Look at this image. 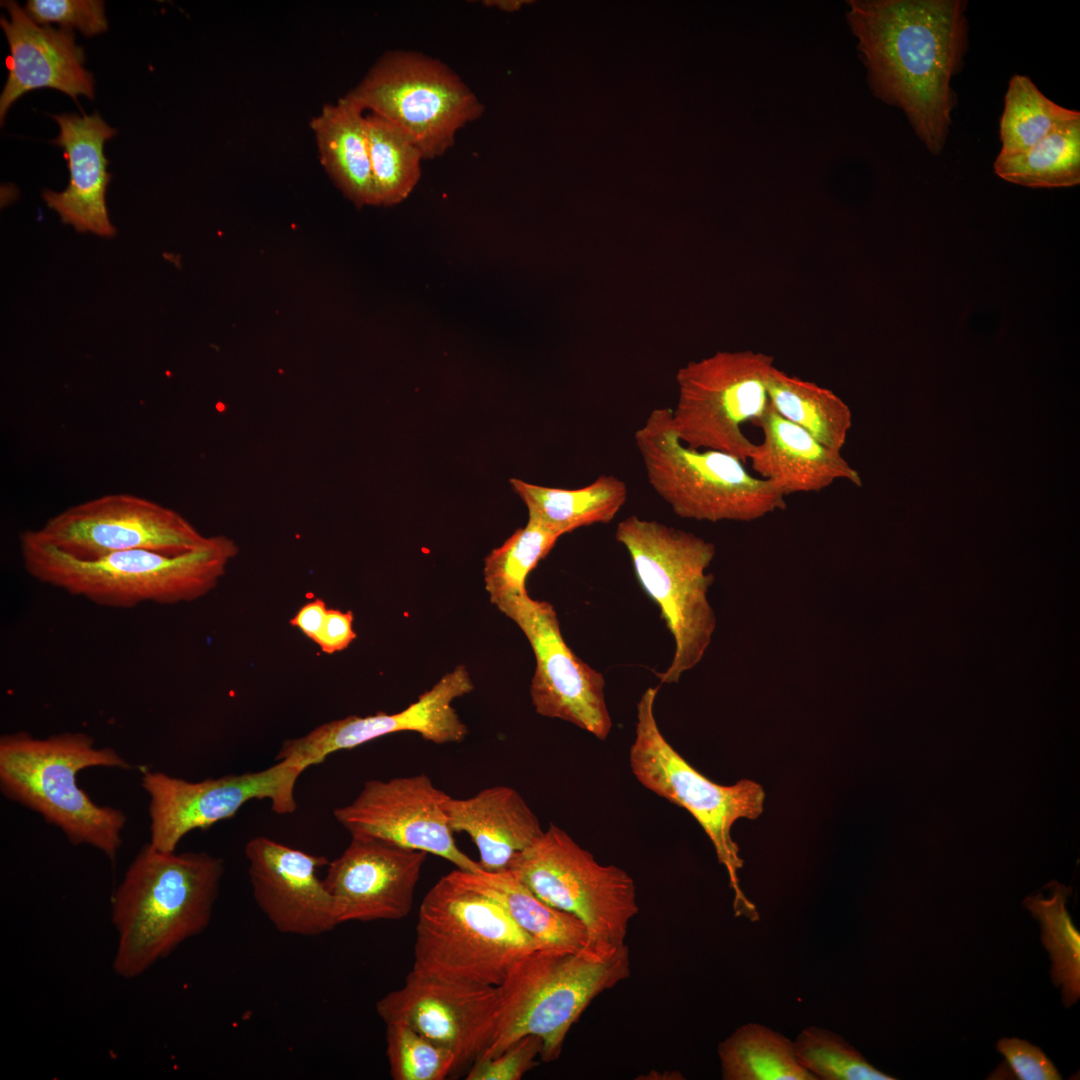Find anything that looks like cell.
I'll return each mask as SVG.
<instances>
[{"instance_id": "6da1fadb", "label": "cell", "mask_w": 1080, "mask_h": 1080, "mask_svg": "<svg viewBox=\"0 0 1080 1080\" xmlns=\"http://www.w3.org/2000/svg\"><path fill=\"white\" fill-rule=\"evenodd\" d=\"M963 0H851L848 22L874 95L900 108L931 154L939 155L957 96L951 80L968 47Z\"/></svg>"}, {"instance_id": "7a4b0ae2", "label": "cell", "mask_w": 1080, "mask_h": 1080, "mask_svg": "<svg viewBox=\"0 0 1080 1080\" xmlns=\"http://www.w3.org/2000/svg\"><path fill=\"white\" fill-rule=\"evenodd\" d=\"M223 874V860L207 852H163L145 844L112 897L114 972L138 977L203 932Z\"/></svg>"}, {"instance_id": "3957f363", "label": "cell", "mask_w": 1080, "mask_h": 1080, "mask_svg": "<svg viewBox=\"0 0 1080 1080\" xmlns=\"http://www.w3.org/2000/svg\"><path fill=\"white\" fill-rule=\"evenodd\" d=\"M19 545L24 568L35 580L116 609L197 600L216 587L238 553L223 535L209 536L201 547L180 555L137 549L79 559L38 541L29 530L21 533Z\"/></svg>"}, {"instance_id": "277c9868", "label": "cell", "mask_w": 1080, "mask_h": 1080, "mask_svg": "<svg viewBox=\"0 0 1080 1080\" xmlns=\"http://www.w3.org/2000/svg\"><path fill=\"white\" fill-rule=\"evenodd\" d=\"M89 767L129 770L116 750L97 747L83 732L46 738L26 731L0 738V789L5 797L59 828L73 845H89L114 860L122 844L126 814L96 804L77 783Z\"/></svg>"}, {"instance_id": "5b68a950", "label": "cell", "mask_w": 1080, "mask_h": 1080, "mask_svg": "<svg viewBox=\"0 0 1080 1080\" xmlns=\"http://www.w3.org/2000/svg\"><path fill=\"white\" fill-rule=\"evenodd\" d=\"M629 975L626 945L612 950L534 949L496 986L495 1030L477 1060L494 1057L528 1035L542 1041L540 1060H557L569 1030L589 1004Z\"/></svg>"}, {"instance_id": "8992f818", "label": "cell", "mask_w": 1080, "mask_h": 1080, "mask_svg": "<svg viewBox=\"0 0 1080 1080\" xmlns=\"http://www.w3.org/2000/svg\"><path fill=\"white\" fill-rule=\"evenodd\" d=\"M634 439L649 484L679 517L748 522L786 508V494L751 474L738 457L685 445L672 426L671 408L652 410Z\"/></svg>"}, {"instance_id": "52a82bcc", "label": "cell", "mask_w": 1080, "mask_h": 1080, "mask_svg": "<svg viewBox=\"0 0 1080 1080\" xmlns=\"http://www.w3.org/2000/svg\"><path fill=\"white\" fill-rule=\"evenodd\" d=\"M615 539L627 550L636 578L659 607L675 648L661 683H676L708 649L716 616L707 597L714 576L706 570L716 550L712 542L655 520L631 515L618 523Z\"/></svg>"}, {"instance_id": "ba28073f", "label": "cell", "mask_w": 1080, "mask_h": 1080, "mask_svg": "<svg viewBox=\"0 0 1080 1080\" xmlns=\"http://www.w3.org/2000/svg\"><path fill=\"white\" fill-rule=\"evenodd\" d=\"M412 972L430 978L500 985L512 966L540 947L494 899L449 874L423 898Z\"/></svg>"}, {"instance_id": "9c48e42d", "label": "cell", "mask_w": 1080, "mask_h": 1080, "mask_svg": "<svg viewBox=\"0 0 1080 1080\" xmlns=\"http://www.w3.org/2000/svg\"><path fill=\"white\" fill-rule=\"evenodd\" d=\"M657 692L658 687H648L637 704L635 739L629 755L632 773L645 788L684 808L698 822L727 870L736 915L755 921V905L740 888L738 870L743 860L731 829L737 820H755L763 813L764 789L750 779L720 785L692 767L658 727L654 714Z\"/></svg>"}, {"instance_id": "30bf717a", "label": "cell", "mask_w": 1080, "mask_h": 1080, "mask_svg": "<svg viewBox=\"0 0 1080 1080\" xmlns=\"http://www.w3.org/2000/svg\"><path fill=\"white\" fill-rule=\"evenodd\" d=\"M509 870L542 901L577 917L593 947L626 945L639 911L633 878L618 866L600 864L560 827L551 823Z\"/></svg>"}, {"instance_id": "8fae6325", "label": "cell", "mask_w": 1080, "mask_h": 1080, "mask_svg": "<svg viewBox=\"0 0 1080 1080\" xmlns=\"http://www.w3.org/2000/svg\"><path fill=\"white\" fill-rule=\"evenodd\" d=\"M346 96L400 128L424 159L443 155L455 134L483 106L445 64L409 51H389Z\"/></svg>"}, {"instance_id": "7c38bea8", "label": "cell", "mask_w": 1080, "mask_h": 1080, "mask_svg": "<svg viewBox=\"0 0 1080 1080\" xmlns=\"http://www.w3.org/2000/svg\"><path fill=\"white\" fill-rule=\"evenodd\" d=\"M772 356L752 350L718 351L691 361L676 374L678 398L671 409L678 438L694 449H713L749 461L755 444L742 426L769 406Z\"/></svg>"}, {"instance_id": "4fadbf2b", "label": "cell", "mask_w": 1080, "mask_h": 1080, "mask_svg": "<svg viewBox=\"0 0 1080 1080\" xmlns=\"http://www.w3.org/2000/svg\"><path fill=\"white\" fill-rule=\"evenodd\" d=\"M306 768L283 759L263 770L228 774L198 782L147 770L141 786L149 796V844L175 852L185 835L232 818L251 800H269L277 814L297 809L295 786Z\"/></svg>"}, {"instance_id": "5bb4252c", "label": "cell", "mask_w": 1080, "mask_h": 1080, "mask_svg": "<svg viewBox=\"0 0 1080 1080\" xmlns=\"http://www.w3.org/2000/svg\"><path fill=\"white\" fill-rule=\"evenodd\" d=\"M29 532L79 559L137 549L180 555L201 547L209 537L175 510L125 493L73 505Z\"/></svg>"}, {"instance_id": "9a60e30c", "label": "cell", "mask_w": 1080, "mask_h": 1080, "mask_svg": "<svg viewBox=\"0 0 1080 1080\" xmlns=\"http://www.w3.org/2000/svg\"><path fill=\"white\" fill-rule=\"evenodd\" d=\"M495 606L517 624L531 645L536 665L530 696L536 713L569 722L605 740L612 720L604 677L566 644L553 605L526 593Z\"/></svg>"}, {"instance_id": "2e32d148", "label": "cell", "mask_w": 1080, "mask_h": 1080, "mask_svg": "<svg viewBox=\"0 0 1080 1080\" xmlns=\"http://www.w3.org/2000/svg\"><path fill=\"white\" fill-rule=\"evenodd\" d=\"M447 793L425 773L371 779L347 805L335 808L336 821L350 836L370 837L443 858L456 869L478 872V862L456 844L443 801Z\"/></svg>"}, {"instance_id": "e0dca14e", "label": "cell", "mask_w": 1080, "mask_h": 1080, "mask_svg": "<svg viewBox=\"0 0 1080 1080\" xmlns=\"http://www.w3.org/2000/svg\"><path fill=\"white\" fill-rule=\"evenodd\" d=\"M385 1022H403L449 1050L456 1069L474 1062L494 1033L499 996L496 986L441 980L412 971L404 984L376 1004Z\"/></svg>"}, {"instance_id": "ac0fdd59", "label": "cell", "mask_w": 1080, "mask_h": 1080, "mask_svg": "<svg viewBox=\"0 0 1080 1080\" xmlns=\"http://www.w3.org/2000/svg\"><path fill=\"white\" fill-rule=\"evenodd\" d=\"M473 689L467 668L458 665L402 711L365 717L350 715L324 723L304 736L285 740L276 761L289 759L308 768L321 764L335 752L404 731L416 732L434 744L459 743L468 729L452 702Z\"/></svg>"}, {"instance_id": "d6986e66", "label": "cell", "mask_w": 1080, "mask_h": 1080, "mask_svg": "<svg viewBox=\"0 0 1080 1080\" xmlns=\"http://www.w3.org/2000/svg\"><path fill=\"white\" fill-rule=\"evenodd\" d=\"M427 855L352 836L341 855L328 863L324 878L339 925L408 916Z\"/></svg>"}, {"instance_id": "ffe728a7", "label": "cell", "mask_w": 1080, "mask_h": 1080, "mask_svg": "<svg viewBox=\"0 0 1080 1080\" xmlns=\"http://www.w3.org/2000/svg\"><path fill=\"white\" fill-rule=\"evenodd\" d=\"M244 852L254 900L275 929L309 937L339 925L333 897L318 876L326 857L265 836L250 839Z\"/></svg>"}, {"instance_id": "44dd1931", "label": "cell", "mask_w": 1080, "mask_h": 1080, "mask_svg": "<svg viewBox=\"0 0 1080 1080\" xmlns=\"http://www.w3.org/2000/svg\"><path fill=\"white\" fill-rule=\"evenodd\" d=\"M10 20L1 17L10 55L8 77L0 96L1 122L10 106L25 93L53 88L75 102L79 95L94 98L93 76L84 67V51L70 29L39 26L15 1H3Z\"/></svg>"}, {"instance_id": "7402d4cb", "label": "cell", "mask_w": 1080, "mask_h": 1080, "mask_svg": "<svg viewBox=\"0 0 1080 1080\" xmlns=\"http://www.w3.org/2000/svg\"><path fill=\"white\" fill-rule=\"evenodd\" d=\"M60 132L52 143L63 148L70 180L61 192L44 190L43 199L63 223L77 231L112 237L116 231L110 222L105 202L111 175L103 147L116 134L97 113L53 115Z\"/></svg>"}, {"instance_id": "603a6c76", "label": "cell", "mask_w": 1080, "mask_h": 1080, "mask_svg": "<svg viewBox=\"0 0 1080 1080\" xmlns=\"http://www.w3.org/2000/svg\"><path fill=\"white\" fill-rule=\"evenodd\" d=\"M443 808L452 831L466 833L475 844L482 871L501 872L544 833L538 817L512 787L498 785L458 799L450 795Z\"/></svg>"}, {"instance_id": "cb8c5ba5", "label": "cell", "mask_w": 1080, "mask_h": 1080, "mask_svg": "<svg viewBox=\"0 0 1080 1080\" xmlns=\"http://www.w3.org/2000/svg\"><path fill=\"white\" fill-rule=\"evenodd\" d=\"M753 425L763 439L755 444L749 461L759 477L771 481L788 496L818 492L839 479L861 485L858 472L841 451L815 439L798 425L779 415L769 404Z\"/></svg>"}, {"instance_id": "d4e9b609", "label": "cell", "mask_w": 1080, "mask_h": 1080, "mask_svg": "<svg viewBox=\"0 0 1080 1080\" xmlns=\"http://www.w3.org/2000/svg\"><path fill=\"white\" fill-rule=\"evenodd\" d=\"M363 110L346 95L310 121L321 165L357 207L376 206Z\"/></svg>"}, {"instance_id": "484cf974", "label": "cell", "mask_w": 1080, "mask_h": 1080, "mask_svg": "<svg viewBox=\"0 0 1080 1080\" xmlns=\"http://www.w3.org/2000/svg\"><path fill=\"white\" fill-rule=\"evenodd\" d=\"M455 881L497 901L540 947L581 950L593 947L583 923L538 898L511 870L448 873Z\"/></svg>"}, {"instance_id": "4316f807", "label": "cell", "mask_w": 1080, "mask_h": 1080, "mask_svg": "<svg viewBox=\"0 0 1080 1080\" xmlns=\"http://www.w3.org/2000/svg\"><path fill=\"white\" fill-rule=\"evenodd\" d=\"M509 483L525 504L528 519L561 536L581 527L610 523L628 496L625 482L614 475H600L576 489L541 486L517 478Z\"/></svg>"}, {"instance_id": "83f0119b", "label": "cell", "mask_w": 1080, "mask_h": 1080, "mask_svg": "<svg viewBox=\"0 0 1080 1080\" xmlns=\"http://www.w3.org/2000/svg\"><path fill=\"white\" fill-rule=\"evenodd\" d=\"M771 407L824 445L841 451L852 424L848 405L830 389L776 366L768 380Z\"/></svg>"}, {"instance_id": "f1b7e54d", "label": "cell", "mask_w": 1080, "mask_h": 1080, "mask_svg": "<svg viewBox=\"0 0 1080 1080\" xmlns=\"http://www.w3.org/2000/svg\"><path fill=\"white\" fill-rule=\"evenodd\" d=\"M718 1055L724 1080H817L800 1063L794 1042L760 1024L736 1029Z\"/></svg>"}, {"instance_id": "f546056e", "label": "cell", "mask_w": 1080, "mask_h": 1080, "mask_svg": "<svg viewBox=\"0 0 1080 1080\" xmlns=\"http://www.w3.org/2000/svg\"><path fill=\"white\" fill-rule=\"evenodd\" d=\"M995 173L1028 187H1071L1080 183V118L1062 124L1025 151L997 156Z\"/></svg>"}, {"instance_id": "4dcf8cb0", "label": "cell", "mask_w": 1080, "mask_h": 1080, "mask_svg": "<svg viewBox=\"0 0 1080 1080\" xmlns=\"http://www.w3.org/2000/svg\"><path fill=\"white\" fill-rule=\"evenodd\" d=\"M376 206L406 199L418 183L423 155L407 134L387 120L364 118Z\"/></svg>"}, {"instance_id": "1f68e13d", "label": "cell", "mask_w": 1080, "mask_h": 1080, "mask_svg": "<svg viewBox=\"0 0 1080 1080\" xmlns=\"http://www.w3.org/2000/svg\"><path fill=\"white\" fill-rule=\"evenodd\" d=\"M1047 887L1048 896H1029L1024 906L1040 922L1042 943L1052 961V981L1061 986L1063 1002L1070 1007L1080 996V934L1066 909L1071 888L1055 881Z\"/></svg>"}, {"instance_id": "d6a6232c", "label": "cell", "mask_w": 1080, "mask_h": 1080, "mask_svg": "<svg viewBox=\"0 0 1080 1080\" xmlns=\"http://www.w3.org/2000/svg\"><path fill=\"white\" fill-rule=\"evenodd\" d=\"M1079 118V111L1053 102L1029 77L1014 75L1008 83L999 124V156L1021 153L1058 126Z\"/></svg>"}, {"instance_id": "836d02e7", "label": "cell", "mask_w": 1080, "mask_h": 1080, "mask_svg": "<svg viewBox=\"0 0 1080 1080\" xmlns=\"http://www.w3.org/2000/svg\"><path fill=\"white\" fill-rule=\"evenodd\" d=\"M558 533L528 519L501 546L485 558L484 582L492 604L528 593L526 580L557 540Z\"/></svg>"}, {"instance_id": "e575fe53", "label": "cell", "mask_w": 1080, "mask_h": 1080, "mask_svg": "<svg viewBox=\"0 0 1080 1080\" xmlns=\"http://www.w3.org/2000/svg\"><path fill=\"white\" fill-rule=\"evenodd\" d=\"M794 1047L800 1063L817 1079L893 1080L871 1065L841 1036L819 1027H807Z\"/></svg>"}, {"instance_id": "d590c367", "label": "cell", "mask_w": 1080, "mask_h": 1080, "mask_svg": "<svg viewBox=\"0 0 1080 1080\" xmlns=\"http://www.w3.org/2000/svg\"><path fill=\"white\" fill-rule=\"evenodd\" d=\"M386 1054L394 1080H442L456 1070L452 1052L399 1021L386 1023Z\"/></svg>"}, {"instance_id": "8d00e7d4", "label": "cell", "mask_w": 1080, "mask_h": 1080, "mask_svg": "<svg viewBox=\"0 0 1080 1080\" xmlns=\"http://www.w3.org/2000/svg\"><path fill=\"white\" fill-rule=\"evenodd\" d=\"M25 10L38 24L58 23L64 29L76 28L88 37L108 28L103 1L29 0Z\"/></svg>"}, {"instance_id": "74e56055", "label": "cell", "mask_w": 1080, "mask_h": 1080, "mask_svg": "<svg viewBox=\"0 0 1080 1080\" xmlns=\"http://www.w3.org/2000/svg\"><path fill=\"white\" fill-rule=\"evenodd\" d=\"M541 1049L539 1037L525 1036L494 1057L474 1061L465 1079L519 1080L537 1065Z\"/></svg>"}, {"instance_id": "f35d334b", "label": "cell", "mask_w": 1080, "mask_h": 1080, "mask_svg": "<svg viewBox=\"0 0 1080 1080\" xmlns=\"http://www.w3.org/2000/svg\"><path fill=\"white\" fill-rule=\"evenodd\" d=\"M997 1050L1009 1068L1021 1080H1059L1061 1075L1052 1061L1035 1045L1018 1038H1002Z\"/></svg>"}, {"instance_id": "ab89813d", "label": "cell", "mask_w": 1080, "mask_h": 1080, "mask_svg": "<svg viewBox=\"0 0 1080 1080\" xmlns=\"http://www.w3.org/2000/svg\"><path fill=\"white\" fill-rule=\"evenodd\" d=\"M352 611L343 612L328 609L325 624L317 645L327 653L333 654L348 648L357 637L353 629Z\"/></svg>"}, {"instance_id": "60d3db41", "label": "cell", "mask_w": 1080, "mask_h": 1080, "mask_svg": "<svg viewBox=\"0 0 1080 1080\" xmlns=\"http://www.w3.org/2000/svg\"><path fill=\"white\" fill-rule=\"evenodd\" d=\"M324 600L316 598L306 603L290 619V624L300 629L310 640L318 643L328 612Z\"/></svg>"}, {"instance_id": "b9f144b4", "label": "cell", "mask_w": 1080, "mask_h": 1080, "mask_svg": "<svg viewBox=\"0 0 1080 1080\" xmlns=\"http://www.w3.org/2000/svg\"><path fill=\"white\" fill-rule=\"evenodd\" d=\"M486 6L497 7L506 12L517 11L527 1L521 0H488L483 2Z\"/></svg>"}, {"instance_id": "7bdbcfd3", "label": "cell", "mask_w": 1080, "mask_h": 1080, "mask_svg": "<svg viewBox=\"0 0 1080 1080\" xmlns=\"http://www.w3.org/2000/svg\"><path fill=\"white\" fill-rule=\"evenodd\" d=\"M680 1076L681 1075L678 1072H673V1071L672 1072H668V1071L657 1072V1071L652 1070L649 1074L645 1075V1077L641 1076V1077H638V1079H649V1080L650 1079H653V1080H663V1079H665L666 1080V1079H680L681 1078Z\"/></svg>"}]
</instances>
